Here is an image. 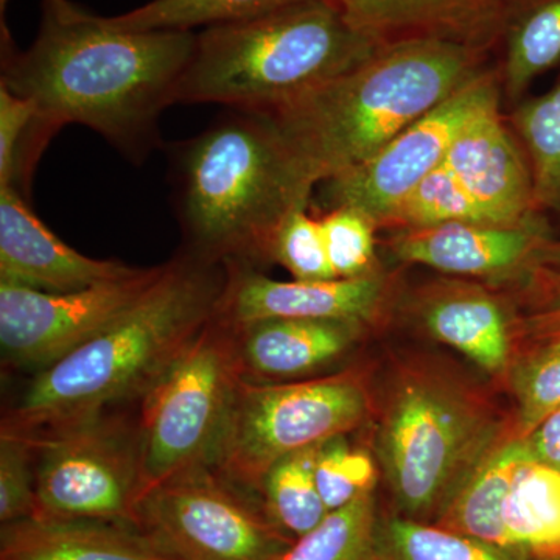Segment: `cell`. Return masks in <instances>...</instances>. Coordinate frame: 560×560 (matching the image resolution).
I'll return each mask as SVG.
<instances>
[{"label":"cell","mask_w":560,"mask_h":560,"mask_svg":"<svg viewBox=\"0 0 560 560\" xmlns=\"http://www.w3.org/2000/svg\"><path fill=\"white\" fill-rule=\"evenodd\" d=\"M195 40L194 32L120 31L72 0H40L27 50L2 25L0 86L31 101L58 130L83 125L142 164L162 145L161 116L175 105Z\"/></svg>","instance_id":"6da1fadb"},{"label":"cell","mask_w":560,"mask_h":560,"mask_svg":"<svg viewBox=\"0 0 560 560\" xmlns=\"http://www.w3.org/2000/svg\"><path fill=\"white\" fill-rule=\"evenodd\" d=\"M224 285L223 264L183 250L106 329L36 372L3 412L0 433L32 440L140 399L215 316Z\"/></svg>","instance_id":"7a4b0ae2"},{"label":"cell","mask_w":560,"mask_h":560,"mask_svg":"<svg viewBox=\"0 0 560 560\" xmlns=\"http://www.w3.org/2000/svg\"><path fill=\"white\" fill-rule=\"evenodd\" d=\"M171 151L184 253L213 264L265 261L279 224L308 209L318 186L275 120L259 110H228Z\"/></svg>","instance_id":"3957f363"},{"label":"cell","mask_w":560,"mask_h":560,"mask_svg":"<svg viewBox=\"0 0 560 560\" xmlns=\"http://www.w3.org/2000/svg\"><path fill=\"white\" fill-rule=\"evenodd\" d=\"M490 50L434 38L383 44L357 68L268 116L316 183L363 164L480 75Z\"/></svg>","instance_id":"277c9868"},{"label":"cell","mask_w":560,"mask_h":560,"mask_svg":"<svg viewBox=\"0 0 560 560\" xmlns=\"http://www.w3.org/2000/svg\"><path fill=\"white\" fill-rule=\"evenodd\" d=\"M382 40L350 24L334 0L197 33L176 103L271 113L370 60Z\"/></svg>","instance_id":"5b68a950"},{"label":"cell","mask_w":560,"mask_h":560,"mask_svg":"<svg viewBox=\"0 0 560 560\" xmlns=\"http://www.w3.org/2000/svg\"><path fill=\"white\" fill-rule=\"evenodd\" d=\"M503 433L481 390L438 364L415 361L390 378L377 453L399 515L434 523Z\"/></svg>","instance_id":"8992f818"},{"label":"cell","mask_w":560,"mask_h":560,"mask_svg":"<svg viewBox=\"0 0 560 560\" xmlns=\"http://www.w3.org/2000/svg\"><path fill=\"white\" fill-rule=\"evenodd\" d=\"M242 381L234 327L215 313L139 399L140 500L179 471L213 466Z\"/></svg>","instance_id":"52a82bcc"},{"label":"cell","mask_w":560,"mask_h":560,"mask_svg":"<svg viewBox=\"0 0 560 560\" xmlns=\"http://www.w3.org/2000/svg\"><path fill=\"white\" fill-rule=\"evenodd\" d=\"M368 383L357 371L307 381H242L213 467L242 490L260 492L272 466L346 436L370 416Z\"/></svg>","instance_id":"ba28073f"},{"label":"cell","mask_w":560,"mask_h":560,"mask_svg":"<svg viewBox=\"0 0 560 560\" xmlns=\"http://www.w3.org/2000/svg\"><path fill=\"white\" fill-rule=\"evenodd\" d=\"M28 441L36 466L33 518L119 523L138 529V419L130 422L106 412Z\"/></svg>","instance_id":"9c48e42d"},{"label":"cell","mask_w":560,"mask_h":560,"mask_svg":"<svg viewBox=\"0 0 560 560\" xmlns=\"http://www.w3.org/2000/svg\"><path fill=\"white\" fill-rule=\"evenodd\" d=\"M138 529L173 560H272L289 536L213 466H195L150 490Z\"/></svg>","instance_id":"30bf717a"},{"label":"cell","mask_w":560,"mask_h":560,"mask_svg":"<svg viewBox=\"0 0 560 560\" xmlns=\"http://www.w3.org/2000/svg\"><path fill=\"white\" fill-rule=\"evenodd\" d=\"M500 68L482 70L370 160L319 183L324 210H359L378 228L385 226L420 180L444 164L460 128L482 109L500 103Z\"/></svg>","instance_id":"8fae6325"},{"label":"cell","mask_w":560,"mask_h":560,"mask_svg":"<svg viewBox=\"0 0 560 560\" xmlns=\"http://www.w3.org/2000/svg\"><path fill=\"white\" fill-rule=\"evenodd\" d=\"M162 265L70 293L0 282L3 364L36 372L57 363L114 323L160 278Z\"/></svg>","instance_id":"7c38bea8"},{"label":"cell","mask_w":560,"mask_h":560,"mask_svg":"<svg viewBox=\"0 0 560 560\" xmlns=\"http://www.w3.org/2000/svg\"><path fill=\"white\" fill-rule=\"evenodd\" d=\"M552 238L544 212L534 210L515 223L470 221L394 231L389 249L404 264L525 291L539 275L541 249Z\"/></svg>","instance_id":"4fadbf2b"},{"label":"cell","mask_w":560,"mask_h":560,"mask_svg":"<svg viewBox=\"0 0 560 560\" xmlns=\"http://www.w3.org/2000/svg\"><path fill=\"white\" fill-rule=\"evenodd\" d=\"M217 315L231 326L264 319H329L370 326L390 298L382 271L355 279L276 280L243 261H228Z\"/></svg>","instance_id":"5bb4252c"},{"label":"cell","mask_w":560,"mask_h":560,"mask_svg":"<svg viewBox=\"0 0 560 560\" xmlns=\"http://www.w3.org/2000/svg\"><path fill=\"white\" fill-rule=\"evenodd\" d=\"M411 312L431 338L458 350L482 371L499 375L511 370L522 318L485 283L433 280L412 294Z\"/></svg>","instance_id":"9a60e30c"},{"label":"cell","mask_w":560,"mask_h":560,"mask_svg":"<svg viewBox=\"0 0 560 560\" xmlns=\"http://www.w3.org/2000/svg\"><path fill=\"white\" fill-rule=\"evenodd\" d=\"M119 260L92 259L54 234L31 201L0 189V282L49 293H70L139 272Z\"/></svg>","instance_id":"2e32d148"},{"label":"cell","mask_w":560,"mask_h":560,"mask_svg":"<svg viewBox=\"0 0 560 560\" xmlns=\"http://www.w3.org/2000/svg\"><path fill=\"white\" fill-rule=\"evenodd\" d=\"M444 165L493 223H515L537 210L528 158L500 103L460 128Z\"/></svg>","instance_id":"e0dca14e"},{"label":"cell","mask_w":560,"mask_h":560,"mask_svg":"<svg viewBox=\"0 0 560 560\" xmlns=\"http://www.w3.org/2000/svg\"><path fill=\"white\" fill-rule=\"evenodd\" d=\"M232 327L243 381L250 383L319 377L355 346L364 329L346 320L283 318Z\"/></svg>","instance_id":"ac0fdd59"},{"label":"cell","mask_w":560,"mask_h":560,"mask_svg":"<svg viewBox=\"0 0 560 560\" xmlns=\"http://www.w3.org/2000/svg\"><path fill=\"white\" fill-rule=\"evenodd\" d=\"M350 24L382 43L434 38L492 50L508 0H334Z\"/></svg>","instance_id":"d6986e66"},{"label":"cell","mask_w":560,"mask_h":560,"mask_svg":"<svg viewBox=\"0 0 560 560\" xmlns=\"http://www.w3.org/2000/svg\"><path fill=\"white\" fill-rule=\"evenodd\" d=\"M0 560H173L119 523L25 518L0 529Z\"/></svg>","instance_id":"ffe728a7"},{"label":"cell","mask_w":560,"mask_h":560,"mask_svg":"<svg viewBox=\"0 0 560 560\" xmlns=\"http://www.w3.org/2000/svg\"><path fill=\"white\" fill-rule=\"evenodd\" d=\"M530 456L525 438L500 444L456 493L436 525L511 550L503 525V508L518 464Z\"/></svg>","instance_id":"44dd1931"},{"label":"cell","mask_w":560,"mask_h":560,"mask_svg":"<svg viewBox=\"0 0 560 560\" xmlns=\"http://www.w3.org/2000/svg\"><path fill=\"white\" fill-rule=\"evenodd\" d=\"M499 46L501 91L518 103L534 81L560 62V0H508Z\"/></svg>","instance_id":"7402d4cb"},{"label":"cell","mask_w":560,"mask_h":560,"mask_svg":"<svg viewBox=\"0 0 560 560\" xmlns=\"http://www.w3.org/2000/svg\"><path fill=\"white\" fill-rule=\"evenodd\" d=\"M512 551L530 560H560V471L528 456L512 477L503 508Z\"/></svg>","instance_id":"603a6c76"},{"label":"cell","mask_w":560,"mask_h":560,"mask_svg":"<svg viewBox=\"0 0 560 560\" xmlns=\"http://www.w3.org/2000/svg\"><path fill=\"white\" fill-rule=\"evenodd\" d=\"M510 125L529 161L536 209L560 215V75L544 94L518 102Z\"/></svg>","instance_id":"cb8c5ba5"},{"label":"cell","mask_w":560,"mask_h":560,"mask_svg":"<svg viewBox=\"0 0 560 560\" xmlns=\"http://www.w3.org/2000/svg\"><path fill=\"white\" fill-rule=\"evenodd\" d=\"M375 560H530L436 523L378 515Z\"/></svg>","instance_id":"d4e9b609"},{"label":"cell","mask_w":560,"mask_h":560,"mask_svg":"<svg viewBox=\"0 0 560 560\" xmlns=\"http://www.w3.org/2000/svg\"><path fill=\"white\" fill-rule=\"evenodd\" d=\"M304 0H151L119 16L106 18L120 31L194 32L265 16Z\"/></svg>","instance_id":"484cf974"},{"label":"cell","mask_w":560,"mask_h":560,"mask_svg":"<svg viewBox=\"0 0 560 560\" xmlns=\"http://www.w3.org/2000/svg\"><path fill=\"white\" fill-rule=\"evenodd\" d=\"M319 447L279 460L261 481L265 512L293 540L311 533L329 514L315 480Z\"/></svg>","instance_id":"4316f807"},{"label":"cell","mask_w":560,"mask_h":560,"mask_svg":"<svg viewBox=\"0 0 560 560\" xmlns=\"http://www.w3.org/2000/svg\"><path fill=\"white\" fill-rule=\"evenodd\" d=\"M58 131L31 101L0 86V189L31 201L33 172Z\"/></svg>","instance_id":"83f0119b"},{"label":"cell","mask_w":560,"mask_h":560,"mask_svg":"<svg viewBox=\"0 0 560 560\" xmlns=\"http://www.w3.org/2000/svg\"><path fill=\"white\" fill-rule=\"evenodd\" d=\"M378 514L372 493L327 517L298 537L272 560H375Z\"/></svg>","instance_id":"f1b7e54d"},{"label":"cell","mask_w":560,"mask_h":560,"mask_svg":"<svg viewBox=\"0 0 560 560\" xmlns=\"http://www.w3.org/2000/svg\"><path fill=\"white\" fill-rule=\"evenodd\" d=\"M493 223L444 164L425 176L397 206L385 226L422 230L448 223Z\"/></svg>","instance_id":"f546056e"},{"label":"cell","mask_w":560,"mask_h":560,"mask_svg":"<svg viewBox=\"0 0 560 560\" xmlns=\"http://www.w3.org/2000/svg\"><path fill=\"white\" fill-rule=\"evenodd\" d=\"M517 401V434L530 431L560 408V340L537 341L510 370Z\"/></svg>","instance_id":"4dcf8cb0"},{"label":"cell","mask_w":560,"mask_h":560,"mask_svg":"<svg viewBox=\"0 0 560 560\" xmlns=\"http://www.w3.org/2000/svg\"><path fill=\"white\" fill-rule=\"evenodd\" d=\"M327 257L337 279H355L381 271L375 254L377 224L349 208L324 210L319 217Z\"/></svg>","instance_id":"1f68e13d"},{"label":"cell","mask_w":560,"mask_h":560,"mask_svg":"<svg viewBox=\"0 0 560 560\" xmlns=\"http://www.w3.org/2000/svg\"><path fill=\"white\" fill-rule=\"evenodd\" d=\"M275 261L282 265L298 280H330L335 278L319 217H313L308 209L291 212L268 243L265 264Z\"/></svg>","instance_id":"d6a6232c"},{"label":"cell","mask_w":560,"mask_h":560,"mask_svg":"<svg viewBox=\"0 0 560 560\" xmlns=\"http://www.w3.org/2000/svg\"><path fill=\"white\" fill-rule=\"evenodd\" d=\"M375 474L371 456L349 447L345 436L320 445L316 455V486L329 512L372 493L377 480Z\"/></svg>","instance_id":"836d02e7"},{"label":"cell","mask_w":560,"mask_h":560,"mask_svg":"<svg viewBox=\"0 0 560 560\" xmlns=\"http://www.w3.org/2000/svg\"><path fill=\"white\" fill-rule=\"evenodd\" d=\"M35 448L27 438L0 433V523L35 517Z\"/></svg>","instance_id":"e575fe53"},{"label":"cell","mask_w":560,"mask_h":560,"mask_svg":"<svg viewBox=\"0 0 560 560\" xmlns=\"http://www.w3.org/2000/svg\"><path fill=\"white\" fill-rule=\"evenodd\" d=\"M525 294L530 307L522 316V335L534 342L560 340V275L541 268Z\"/></svg>","instance_id":"d590c367"},{"label":"cell","mask_w":560,"mask_h":560,"mask_svg":"<svg viewBox=\"0 0 560 560\" xmlns=\"http://www.w3.org/2000/svg\"><path fill=\"white\" fill-rule=\"evenodd\" d=\"M525 440L534 459L560 471V408L530 431Z\"/></svg>","instance_id":"8d00e7d4"},{"label":"cell","mask_w":560,"mask_h":560,"mask_svg":"<svg viewBox=\"0 0 560 560\" xmlns=\"http://www.w3.org/2000/svg\"><path fill=\"white\" fill-rule=\"evenodd\" d=\"M540 265L545 270L560 275V241L552 238L545 245L540 253Z\"/></svg>","instance_id":"74e56055"}]
</instances>
